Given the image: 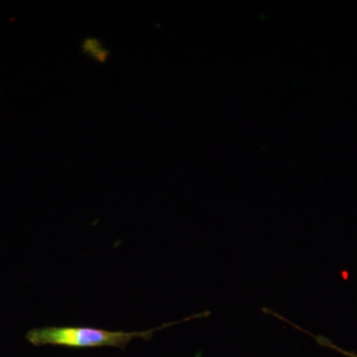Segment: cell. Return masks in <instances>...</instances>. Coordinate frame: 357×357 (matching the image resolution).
I'll return each instance as SVG.
<instances>
[{
    "label": "cell",
    "instance_id": "1",
    "mask_svg": "<svg viewBox=\"0 0 357 357\" xmlns=\"http://www.w3.org/2000/svg\"><path fill=\"white\" fill-rule=\"evenodd\" d=\"M155 330L141 333L110 332L91 328H35L27 333V340L34 345H64L70 347H123L135 337H151Z\"/></svg>",
    "mask_w": 357,
    "mask_h": 357
},
{
    "label": "cell",
    "instance_id": "2",
    "mask_svg": "<svg viewBox=\"0 0 357 357\" xmlns=\"http://www.w3.org/2000/svg\"><path fill=\"white\" fill-rule=\"evenodd\" d=\"M280 319H283V321H288V323L290 324V325H292L294 328H298V330L302 331V332L306 333H307V335H311V337H314V340H317V342H318L319 345H321V347H328V349H333V351H337V352H340V354H344V356L347 357H357V354H356V352L347 351H344V349H340V347H338L337 345L333 344V342H331L330 340H328V338L321 337V335H312V333H307L306 332V331L302 330V328H299V326L293 325V324L291 323V321H289L288 319L282 318V317Z\"/></svg>",
    "mask_w": 357,
    "mask_h": 357
},
{
    "label": "cell",
    "instance_id": "3",
    "mask_svg": "<svg viewBox=\"0 0 357 357\" xmlns=\"http://www.w3.org/2000/svg\"><path fill=\"white\" fill-rule=\"evenodd\" d=\"M100 43H96V40H88L84 44L86 51L91 53L96 59L102 61L105 58V52L100 48Z\"/></svg>",
    "mask_w": 357,
    "mask_h": 357
}]
</instances>
